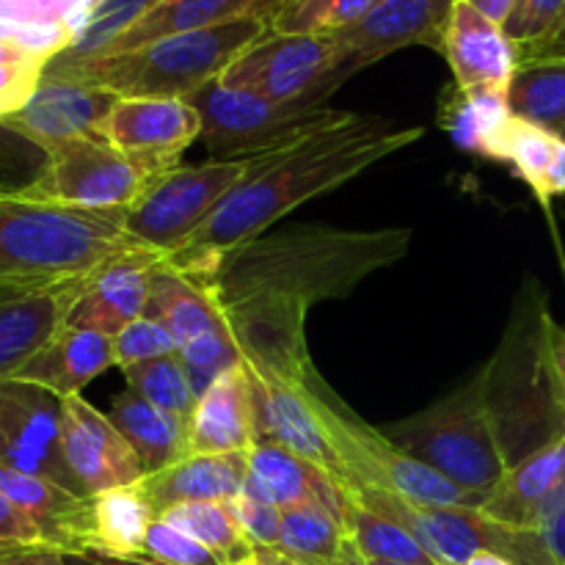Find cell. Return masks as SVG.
Here are the masks:
<instances>
[{"mask_svg": "<svg viewBox=\"0 0 565 565\" xmlns=\"http://www.w3.org/2000/svg\"><path fill=\"white\" fill-rule=\"evenodd\" d=\"M412 237L408 226L303 224L263 232L177 270L213 303L243 364L298 375L312 362L307 345L312 307L348 298L375 270L401 263Z\"/></svg>", "mask_w": 565, "mask_h": 565, "instance_id": "1", "label": "cell"}, {"mask_svg": "<svg viewBox=\"0 0 565 565\" xmlns=\"http://www.w3.org/2000/svg\"><path fill=\"white\" fill-rule=\"evenodd\" d=\"M423 136L425 127L419 125L395 127L384 116L342 110L331 125L263 154L241 185L188 237L180 252L166 257V263L180 268L252 241L303 202L345 185Z\"/></svg>", "mask_w": 565, "mask_h": 565, "instance_id": "2", "label": "cell"}, {"mask_svg": "<svg viewBox=\"0 0 565 565\" xmlns=\"http://www.w3.org/2000/svg\"><path fill=\"white\" fill-rule=\"evenodd\" d=\"M274 22L237 20L204 31L177 33L116 55L64 58L44 64V77L88 83L119 99H188L218 81L252 44L268 36Z\"/></svg>", "mask_w": 565, "mask_h": 565, "instance_id": "3", "label": "cell"}, {"mask_svg": "<svg viewBox=\"0 0 565 565\" xmlns=\"http://www.w3.org/2000/svg\"><path fill=\"white\" fill-rule=\"evenodd\" d=\"M125 210H81L31 196L0 199V290L94 274L136 252Z\"/></svg>", "mask_w": 565, "mask_h": 565, "instance_id": "4", "label": "cell"}, {"mask_svg": "<svg viewBox=\"0 0 565 565\" xmlns=\"http://www.w3.org/2000/svg\"><path fill=\"white\" fill-rule=\"evenodd\" d=\"M303 397L318 417L323 439L337 461V478L351 486L390 491L417 505L434 508H480L483 500L458 489L452 480L430 469L412 452L375 430L356 412L334 395L312 362L298 375Z\"/></svg>", "mask_w": 565, "mask_h": 565, "instance_id": "5", "label": "cell"}, {"mask_svg": "<svg viewBox=\"0 0 565 565\" xmlns=\"http://www.w3.org/2000/svg\"><path fill=\"white\" fill-rule=\"evenodd\" d=\"M384 434L483 502L511 467L486 395V375H478L472 384L434 403L417 417L390 425Z\"/></svg>", "mask_w": 565, "mask_h": 565, "instance_id": "6", "label": "cell"}, {"mask_svg": "<svg viewBox=\"0 0 565 565\" xmlns=\"http://www.w3.org/2000/svg\"><path fill=\"white\" fill-rule=\"evenodd\" d=\"M188 103L202 116V141L213 158L274 152L342 116V110L326 108L318 99L274 103L259 94L224 86L221 77L188 97Z\"/></svg>", "mask_w": 565, "mask_h": 565, "instance_id": "7", "label": "cell"}, {"mask_svg": "<svg viewBox=\"0 0 565 565\" xmlns=\"http://www.w3.org/2000/svg\"><path fill=\"white\" fill-rule=\"evenodd\" d=\"M268 154V152H265ZM252 158H210L199 166H177L166 171L138 204L125 210V232L138 246L163 257L180 252L188 237L213 215V210L235 191L243 177L259 163Z\"/></svg>", "mask_w": 565, "mask_h": 565, "instance_id": "8", "label": "cell"}, {"mask_svg": "<svg viewBox=\"0 0 565 565\" xmlns=\"http://www.w3.org/2000/svg\"><path fill=\"white\" fill-rule=\"evenodd\" d=\"M163 166L130 158L99 136L50 149V163L28 196L81 210H127L166 174Z\"/></svg>", "mask_w": 565, "mask_h": 565, "instance_id": "9", "label": "cell"}, {"mask_svg": "<svg viewBox=\"0 0 565 565\" xmlns=\"http://www.w3.org/2000/svg\"><path fill=\"white\" fill-rule=\"evenodd\" d=\"M348 77L345 50L334 36L270 31L221 75V83L274 103H326Z\"/></svg>", "mask_w": 565, "mask_h": 565, "instance_id": "10", "label": "cell"}, {"mask_svg": "<svg viewBox=\"0 0 565 565\" xmlns=\"http://www.w3.org/2000/svg\"><path fill=\"white\" fill-rule=\"evenodd\" d=\"M0 467L39 475L81 494L61 450V397L25 381H0Z\"/></svg>", "mask_w": 565, "mask_h": 565, "instance_id": "11", "label": "cell"}, {"mask_svg": "<svg viewBox=\"0 0 565 565\" xmlns=\"http://www.w3.org/2000/svg\"><path fill=\"white\" fill-rule=\"evenodd\" d=\"M61 450L83 497H97L147 478L141 458L114 419L81 395L61 397Z\"/></svg>", "mask_w": 565, "mask_h": 565, "instance_id": "12", "label": "cell"}, {"mask_svg": "<svg viewBox=\"0 0 565 565\" xmlns=\"http://www.w3.org/2000/svg\"><path fill=\"white\" fill-rule=\"evenodd\" d=\"M99 138L130 158L177 169L182 152L202 141V116L188 99H119L105 116Z\"/></svg>", "mask_w": 565, "mask_h": 565, "instance_id": "13", "label": "cell"}, {"mask_svg": "<svg viewBox=\"0 0 565 565\" xmlns=\"http://www.w3.org/2000/svg\"><path fill=\"white\" fill-rule=\"evenodd\" d=\"M88 276L0 290V381L14 379L66 326Z\"/></svg>", "mask_w": 565, "mask_h": 565, "instance_id": "14", "label": "cell"}, {"mask_svg": "<svg viewBox=\"0 0 565 565\" xmlns=\"http://www.w3.org/2000/svg\"><path fill=\"white\" fill-rule=\"evenodd\" d=\"M452 6L456 0H381L362 22L334 33L351 75L414 44L441 53Z\"/></svg>", "mask_w": 565, "mask_h": 565, "instance_id": "15", "label": "cell"}, {"mask_svg": "<svg viewBox=\"0 0 565 565\" xmlns=\"http://www.w3.org/2000/svg\"><path fill=\"white\" fill-rule=\"evenodd\" d=\"M243 364V362H241ZM252 381L257 441L287 447L337 478V461L323 439L318 417L303 397L298 375L276 373L263 364H243Z\"/></svg>", "mask_w": 565, "mask_h": 565, "instance_id": "16", "label": "cell"}, {"mask_svg": "<svg viewBox=\"0 0 565 565\" xmlns=\"http://www.w3.org/2000/svg\"><path fill=\"white\" fill-rule=\"evenodd\" d=\"M163 259V254L136 248V252H125L99 265L88 276L86 290L72 307L66 326L103 331L110 337L119 334L127 323L147 315L149 287H152V276Z\"/></svg>", "mask_w": 565, "mask_h": 565, "instance_id": "17", "label": "cell"}, {"mask_svg": "<svg viewBox=\"0 0 565 565\" xmlns=\"http://www.w3.org/2000/svg\"><path fill=\"white\" fill-rule=\"evenodd\" d=\"M441 55L461 92H508L522 64L519 44L505 28L486 20L461 0L452 6Z\"/></svg>", "mask_w": 565, "mask_h": 565, "instance_id": "18", "label": "cell"}, {"mask_svg": "<svg viewBox=\"0 0 565 565\" xmlns=\"http://www.w3.org/2000/svg\"><path fill=\"white\" fill-rule=\"evenodd\" d=\"M116 103L119 97L105 88L42 75L25 108L6 119L50 152L72 138L99 136V127Z\"/></svg>", "mask_w": 565, "mask_h": 565, "instance_id": "19", "label": "cell"}, {"mask_svg": "<svg viewBox=\"0 0 565 565\" xmlns=\"http://www.w3.org/2000/svg\"><path fill=\"white\" fill-rule=\"evenodd\" d=\"M191 452L221 456V452H248L257 445L252 381L243 364L221 373L199 395L196 408L188 419Z\"/></svg>", "mask_w": 565, "mask_h": 565, "instance_id": "20", "label": "cell"}, {"mask_svg": "<svg viewBox=\"0 0 565 565\" xmlns=\"http://www.w3.org/2000/svg\"><path fill=\"white\" fill-rule=\"evenodd\" d=\"M285 6L287 0H160L97 55L127 53V50L143 47V44L158 42V39L204 31V28L226 25V22L237 20L274 22L285 11Z\"/></svg>", "mask_w": 565, "mask_h": 565, "instance_id": "21", "label": "cell"}, {"mask_svg": "<svg viewBox=\"0 0 565 565\" xmlns=\"http://www.w3.org/2000/svg\"><path fill=\"white\" fill-rule=\"evenodd\" d=\"M110 367H116L114 337L64 326L14 379L42 386L55 397H72Z\"/></svg>", "mask_w": 565, "mask_h": 565, "instance_id": "22", "label": "cell"}, {"mask_svg": "<svg viewBox=\"0 0 565 565\" xmlns=\"http://www.w3.org/2000/svg\"><path fill=\"white\" fill-rule=\"evenodd\" d=\"M565 483V428L522 461L511 463L505 478L486 497L480 511L511 530H535L550 497Z\"/></svg>", "mask_w": 565, "mask_h": 565, "instance_id": "23", "label": "cell"}, {"mask_svg": "<svg viewBox=\"0 0 565 565\" xmlns=\"http://www.w3.org/2000/svg\"><path fill=\"white\" fill-rule=\"evenodd\" d=\"M248 478L265 491L281 511L301 505H320L345 519V489L342 480L326 472L318 463L307 461L287 447L257 441L248 450Z\"/></svg>", "mask_w": 565, "mask_h": 565, "instance_id": "24", "label": "cell"}, {"mask_svg": "<svg viewBox=\"0 0 565 565\" xmlns=\"http://www.w3.org/2000/svg\"><path fill=\"white\" fill-rule=\"evenodd\" d=\"M246 480L248 452H191L163 472L147 475L141 486L160 519V513L185 502H230Z\"/></svg>", "mask_w": 565, "mask_h": 565, "instance_id": "25", "label": "cell"}, {"mask_svg": "<svg viewBox=\"0 0 565 565\" xmlns=\"http://www.w3.org/2000/svg\"><path fill=\"white\" fill-rule=\"evenodd\" d=\"M108 417L121 430L136 456L141 458L143 472L154 475L169 469L171 463L191 456V434H188V419L180 414H169L163 408L152 406L136 395L132 390L121 392L110 406Z\"/></svg>", "mask_w": 565, "mask_h": 565, "instance_id": "26", "label": "cell"}, {"mask_svg": "<svg viewBox=\"0 0 565 565\" xmlns=\"http://www.w3.org/2000/svg\"><path fill=\"white\" fill-rule=\"evenodd\" d=\"M158 519L141 483L119 486L92 497L88 550L94 557H143V541Z\"/></svg>", "mask_w": 565, "mask_h": 565, "instance_id": "27", "label": "cell"}, {"mask_svg": "<svg viewBox=\"0 0 565 565\" xmlns=\"http://www.w3.org/2000/svg\"><path fill=\"white\" fill-rule=\"evenodd\" d=\"M147 315L174 337L180 351L204 340V337L215 334V331H226L207 296L185 274L171 268L166 259L152 276Z\"/></svg>", "mask_w": 565, "mask_h": 565, "instance_id": "28", "label": "cell"}, {"mask_svg": "<svg viewBox=\"0 0 565 565\" xmlns=\"http://www.w3.org/2000/svg\"><path fill=\"white\" fill-rule=\"evenodd\" d=\"M497 160L511 166L513 174L527 182L544 204L565 196V141L557 132L513 116L497 149Z\"/></svg>", "mask_w": 565, "mask_h": 565, "instance_id": "29", "label": "cell"}, {"mask_svg": "<svg viewBox=\"0 0 565 565\" xmlns=\"http://www.w3.org/2000/svg\"><path fill=\"white\" fill-rule=\"evenodd\" d=\"M513 121L508 92H461L445 105V127L458 147L497 160L502 136Z\"/></svg>", "mask_w": 565, "mask_h": 565, "instance_id": "30", "label": "cell"}, {"mask_svg": "<svg viewBox=\"0 0 565 565\" xmlns=\"http://www.w3.org/2000/svg\"><path fill=\"white\" fill-rule=\"evenodd\" d=\"M348 539L345 519L320 505H301L281 511L279 550L303 565H334Z\"/></svg>", "mask_w": 565, "mask_h": 565, "instance_id": "31", "label": "cell"}, {"mask_svg": "<svg viewBox=\"0 0 565 565\" xmlns=\"http://www.w3.org/2000/svg\"><path fill=\"white\" fill-rule=\"evenodd\" d=\"M160 519L207 546L224 565L248 561L257 550L226 502H185L160 513Z\"/></svg>", "mask_w": 565, "mask_h": 565, "instance_id": "32", "label": "cell"}, {"mask_svg": "<svg viewBox=\"0 0 565 565\" xmlns=\"http://www.w3.org/2000/svg\"><path fill=\"white\" fill-rule=\"evenodd\" d=\"M508 105L513 116L544 130L557 132L565 125V61H530L519 66Z\"/></svg>", "mask_w": 565, "mask_h": 565, "instance_id": "33", "label": "cell"}, {"mask_svg": "<svg viewBox=\"0 0 565 565\" xmlns=\"http://www.w3.org/2000/svg\"><path fill=\"white\" fill-rule=\"evenodd\" d=\"M345 500L348 539H351V544L356 546V552L364 561L434 563L428 552L423 550V544L406 527L392 522L390 516H381V513L370 511V508H364L353 497L345 494Z\"/></svg>", "mask_w": 565, "mask_h": 565, "instance_id": "34", "label": "cell"}, {"mask_svg": "<svg viewBox=\"0 0 565 565\" xmlns=\"http://www.w3.org/2000/svg\"><path fill=\"white\" fill-rule=\"evenodd\" d=\"M121 373H125L127 390H132L143 401L152 403V406L163 408V412L191 419L199 395L180 351L132 364V367L121 370Z\"/></svg>", "mask_w": 565, "mask_h": 565, "instance_id": "35", "label": "cell"}, {"mask_svg": "<svg viewBox=\"0 0 565 565\" xmlns=\"http://www.w3.org/2000/svg\"><path fill=\"white\" fill-rule=\"evenodd\" d=\"M50 152L0 116V199L28 196L44 177Z\"/></svg>", "mask_w": 565, "mask_h": 565, "instance_id": "36", "label": "cell"}, {"mask_svg": "<svg viewBox=\"0 0 565 565\" xmlns=\"http://www.w3.org/2000/svg\"><path fill=\"white\" fill-rule=\"evenodd\" d=\"M381 0H301L274 20L276 33L334 36L362 22Z\"/></svg>", "mask_w": 565, "mask_h": 565, "instance_id": "37", "label": "cell"}, {"mask_svg": "<svg viewBox=\"0 0 565 565\" xmlns=\"http://www.w3.org/2000/svg\"><path fill=\"white\" fill-rule=\"evenodd\" d=\"M158 3L160 0H103L97 11L88 17L86 28L77 33L72 47H66L58 55H64V58H88V55L103 53L125 28H130L138 17H143Z\"/></svg>", "mask_w": 565, "mask_h": 565, "instance_id": "38", "label": "cell"}, {"mask_svg": "<svg viewBox=\"0 0 565 565\" xmlns=\"http://www.w3.org/2000/svg\"><path fill=\"white\" fill-rule=\"evenodd\" d=\"M226 505L235 513L248 539L254 541V546H279L281 508L274 505L252 478L243 483V489Z\"/></svg>", "mask_w": 565, "mask_h": 565, "instance_id": "39", "label": "cell"}, {"mask_svg": "<svg viewBox=\"0 0 565 565\" xmlns=\"http://www.w3.org/2000/svg\"><path fill=\"white\" fill-rule=\"evenodd\" d=\"M114 351H116V367L127 370L132 364L149 362V359L169 356V353L180 351L174 337L163 329L154 318L143 315V318L127 323L119 334L114 337Z\"/></svg>", "mask_w": 565, "mask_h": 565, "instance_id": "40", "label": "cell"}, {"mask_svg": "<svg viewBox=\"0 0 565 565\" xmlns=\"http://www.w3.org/2000/svg\"><path fill=\"white\" fill-rule=\"evenodd\" d=\"M143 557L160 565H224L213 552L182 530L154 519L143 541Z\"/></svg>", "mask_w": 565, "mask_h": 565, "instance_id": "41", "label": "cell"}, {"mask_svg": "<svg viewBox=\"0 0 565 565\" xmlns=\"http://www.w3.org/2000/svg\"><path fill=\"white\" fill-rule=\"evenodd\" d=\"M565 20V0H516L511 20L505 22V33L522 47L544 42Z\"/></svg>", "mask_w": 565, "mask_h": 565, "instance_id": "42", "label": "cell"}, {"mask_svg": "<svg viewBox=\"0 0 565 565\" xmlns=\"http://www.w3.org/2000/svg\"><path fill=\"white\" fill-rule=\"evenodd\" d=\"M42 61H22V64L0 66V116H11L25 108L28 99L42 81Z\"/></svg>", "mask_w": 565, "mask_h": 565, "instance_id": "43", "label": "cell"}, {"mask_svg": "<svg viewBox=\"0 0 565 565\" xmlns=\"http://www.w3.org/2000/svg\"><path fill=\"white\" fill-rule=\"evenodd\" d=\"M0 546H50L42 524L0 491Z\"/></svg>", "mask_w": 565, "mask_h": 565, "instance_id": "44", "label": "cell"}, {"mask_svg": "<svg viewBox=\"0 0 565 565\" xmlns=\"http://www.w3.org/2000/svg\"><path fill=\"white\" fill-rule=\"evenodd\" d=\"M533 533L539 535L550 563L565 565V483L550 497Z\"/></svg>", "mask_w": 565, "mask_h": 565, "instance_id": "45", "label": "cell"}, {"mask_svg": "<svg viewBox=\"0 0 565 565\" xmlns=\"http://www.w3.org/2000/svg\"><path fill=\"white\" fill-rule=\"evenodd\" d=\"M546 375H550L555 406L565 419V331H552L546 342Z\"/></svg>", "mask_w": 565, "mask_h": 565, "instance_id": "46", "label": "cell"}, {"mask_svg": "<svg viewBox=\"0 0 565 565\" xmlns=\"http://www.w3.org/2000/svg\"><path fill=\"white\" fill-rule=\"evenodd\" d=\"M0 565H66L64 552L53 546H6Z\"/></svg>", "mask_w": 565, "mask_h": 565, "instance_id": "47", "label": "cell"}, {"mask_svg": "<svg viewBox=\"0 0 565 565\" xmlns=\"http://www.w3.org/2000/svg\"><path fill=\"white\" fill-rule=\"evenodd\" d=\"M519 55H522V64H530V61H565V20L555 28L552 36L533 44V47H522Z\"/></svg>", "mask_w": 565, "mask_h": 565, "instance_id": "48", "label": "cell"}, {"mask_svg": "<svg viewBox=\"0 0 565 565\" xmlns=\"http://www.w3.org/2000/svg\"><path fill=\"white\" fill-rule=\"evenodd\" d=\"M469 9H475L478 14H483L486 20L497 22V25L505 28V22L511 20L513 9H516V0H461Z\"/></svg>", "mask_w": 565, "mask_h": 565, "instance_id": "49", "label": "cell"}, {"mask_svg": "<svg viewBox=\"0 0 565 565\" xmlns=\"http://www.w3.org/2000/svg\"><path fill=\"white\" fill-rule=\"evenodd\" d=\"M235 565H303V563L292 561V557L285 555L279 546H257V550H254V555L248 557V561L235 563Z\"/></svg>", "mask_w": 565, "mask_h": 565, "instance_id": "50", "label": "cell"}, {"mask_svg": "<svg viewBox=\"0 0 565 565\" xmlns=\"http://www.w3.org/2000/svg\"><path fill=\"white\" fill-rule=\"evenodd\" d=\"M22 61H36L25 53L22 47H17L9 39H0V66L3 64H22Z\"/></svg>", "mask_w": 565, "mask_h": 565, "instance_id": "51", "label": "cell"}, {"mask_svg": "<svg viewBox=\"0 0 565 565\" xmlns=\"http://www.w3.org/2000/svg\"><path fill=\"white\" fill-rule=\"evenodd\" d=\"M463 565H516V563L508 561V557L500 555V552H480V555H475L472 561H467Z\"/></svg>", "mask_w": 565, "mask_h": 565, "instance_id": "52", "label": "cell"}, {"mask_svg": "<svg viewBox=\"0 0 565 565\" xmlns=\"http://www.w3.org/2000/svg\"><path fill=\"white\" fill-rule=\"evenodd\" d=\"M97 561L103 565H160V563L147 561V557H97Z\"/></svg>", "mask_w": 565, "mask_h": 565, "instance_id": "53", "label": "cell"}, {"mask_svg": "<svg viewBox=\"0 0 565 565\" xmlns=\"http://www.w3.org/2000/svg\"><path fill=\"white\" fill-rule=\"evenodd\" d=\"M334 565H367V563H364V557L359 555L356 546L348 544L345 552H342V555H340V561H337Z\"/></svg>", "mask_w": 565, "mask_h": 565, "instance_id": "54", "label": "cell"}, {"mask_svg": "<svg viewBox=\"0 0 565 565\" xmlns=\"http://www.w3.org/2000/svg\"><path fill=\"white\" fill-rule=\"evenodd\" d=\"M64 561H66V565H103L97 557H92V555H64Z\"/></svg>", "mask_w": 565, "mask_h": 565, "instance_id": "55", "label": "cell"}, {"mask_svg": "<svg viewBox=\"0 0 565 565\" xmlns=\"http://www.w3.org/2000/svg\"><path fill=\"white\" fill-rule=\"evenodd\" d=\"M367 563V561H364ZM367 565H436V563H386V561H370Z\"/></svg>", "mask_w": 565, "mask_h": 565, "instance_id": "56", "label": "cell"}, {"mask_svg": "<svg viewBox=\"0 0 565 565\" xmlns=\"http://www.w3.org/2000/svg\"><path fill=\"white\" fill-rule=\"evenodd\" d=\"M296 3H301V0H287V6H285V9H290V6H296Z\"/></svg>", "mask_w": 565, "mask_h": 565, "instance_id": "57", "label": "cell"}, {"mask_svg": "<svg viewBox=\"0 0 565 565\" xmlns=\"http://www.w3.org/2000/svg\"><path fill=\"white\" fill-rule=\"evenodd\" d=\"M557 136H561V138H563V141H565V125L561 127V130H557Z\"/></svg>", "mask_w": 565, "mask_h": 565, "instance_id": "58", "label": "cell"}, {"mask_svg": "<svg viewBox=\"0 0 565 565\" xmlns=\"http://www.w3.org/2000/svg\"><path fill=\"white\" fill-rule=\"evenodd\" d=\"M6 550V546H0V552H3Z\"/></svg>", "mask_w": 565, "mask_h": 565, "instance_id": "59", "label": "cell"}]
</instances>
